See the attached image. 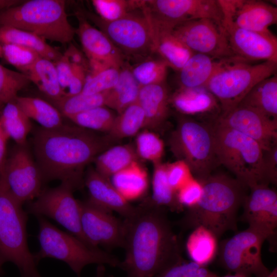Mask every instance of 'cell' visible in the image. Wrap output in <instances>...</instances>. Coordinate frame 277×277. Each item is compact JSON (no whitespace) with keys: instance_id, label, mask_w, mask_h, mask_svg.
<instances>
[{"instance_id":"obj_1","label":"cell","mask_w":277,"mask_h":277,"mask_svg":"<svg viewBox=\"0 0 277 277\" xmlns=\"http://www.w3.org/2000/svg\"><path fill=\"white\" fill-rule=\"evenodd\" d=\"M123 222L125 257L119 267L126 277H155L183 259L164 208L148 201Z\"/></svg>"},{"instance_id":"obj_2","label":"cell","mask_w":277,"mask_h":277,"mask_svg":"<svg viewBox=\"0 0 277 277\" xmlns=\"http://www.w3.org/2000/svg\"><path fill=\"white\" fill-rule=\"evenodd\" d=\"M112 140L77 125L41 127L34 137L36 163L44 179L73 189L81 185L84 167L109 148Z\"/></svg>"},{"instance_id":"obj_3","label":"cell","mask_w":277,"mask_h":277,"mask_svg":"<svg viewBox=\"0 0 277 277\" xmlns=\"http://www.w3.org/2000/svg\"><path fill=\"white\" fill-rule=\"evenodd\" d=\"M200 182L203 186L202 197L195 206L188 209L180 225L193 229L203 226L217 238L228 230L236 231L237 214L247 188L224 174H211Z\"/></svg>"},{"instance_id":"obj_4","label":"cell","mask_w":277,"mask_h":277,"mask_svg":"<svg viewBox=\"0 0 277 277\" xmlns=\"http://www.w3.org/2000/svg\"><path fill=\"white\" fill-rule=\"evenodd\" d=\"M30 32L44 39L70 43L76 29L70 24L62 0H30L0 11V27Z\"/></svg>"},{"instance_id":"obj_5","label":"cell","mask_w":277,"mask_h":277,"mask_svg":"<svg viewBox=\"0 0 277 277\" xmlns=\"http://www.w3.org/2000/svg\"><path fill=\"white\" fill-rule=\"evenodd\" d=\"M219 164L247 188L268 185L263 169V150L252 138L216 121L212 125Z\"/></svg>"},{"instance_id":"obj_6","label":"cell","mask_w":277,"mask_h":277,"mask_svg":"<svg viewBox=\"0 0 277 277\" xmlns=\"http://www.w3.org/2000/svg\"><path fill=\"white\" fill-rule=\"evenodd\" d=\"M27 221L22 205L0 184V263H13L22 276L41 277L28 246Z\"/></svg>"},{"instance_id":"obj_7","label":"cell","mask_w":277,"mask_h":277,"mask_svg":"<svg viewBox=\"0 0 277 277\" xmlns=\"http://www.w3.org/2000/svg\"><path fill=\"white\" fill-rule=\"evenodd\" d=\"M276 62L252 65L238 57L229 58L205 87L215 97L223 112L236 107L256 84L276 74Z\"/></svg>"},{"instance_id":"obj_8","label":"cell","mask_w":277,"mask_h":277,"mask_svg":"<svg viewBox=\"0 0 277 277\" xmlns=\"http://www.w3.org/2000/svg\"><path fill=\"white\" fill-rule=\"evenodd\" d=\"M38 221L40 250L34 255L36 261L46 258L62 261L78 275L84 267L91 264L120 267L121 262L113 255L59 229L42 216Z\"/></svg>"},{"instance_id":"obj_9","label":"cell","mask_w":277,"mask_h":277,"mask_svg":"<svg viewBox=\"0 0 277 277\" xmlns=\"http://www.w3.org/2000/svg\"><path fill=\"white\" fill-rule=\"evenodd\" d=\"M172 151L185 162L193 176L201 181L219 165L212 126L181 117L170 140Z\"/></svg>"},{"instance_id":"obj_10","label":"cell","mask_w":277,"mask_h":277,"mask_svg":"<svg viewBox=\"0 0 277 277\" xmlns=\"http://www.w3.org/2000/svg\"><path fill=\"white\" fill-rule=\"evenodd\" d=\"M82 11L86 18L93 23L125 57L144 60L154 53L153 29L143 6L113 21H106L96 14Z\"/></svg>"},{"instance_id":"obj_11","label":"cell","mask_w":277,"mask_h":277,"mask_svg":"<svg viewBox=\"0 0 277 277\" xmlns=\"http://www.w3.org/2000/svg\"><path fill=\"white\" fill-rule=\"evenodd\" d=\"M265 238L250 228L239 232L219 244L220 264L230 272L248 277H265L270 270L262 259Z\"/></svg>"},{"instance_id":"obj_12","label":"cell","mask_w":277,"mask_h":277,"mask_svg":"<svg viewBox=\"0 0 277 277\" xmlns=\"http://www.w3.org/2000/svg\"><path fill=\"white\" fill-rule=\"evenodd\" d=\"M143 8L152 26L173 30L177 25L192 20L208 18L222 24L223 15L216 0L144 1Z\"/></svg>"},{"instance_id":"obj_13","label":"cell","mask_w":277,"mask_h":277,"mask_svg":"<svg viewBox=\"0 0 277 277\" xmlns=\"http://www.w3.org/2000/svg\"><path fill=\"white\" fill-rule=\"evenodd\" d=\"M172 32L194 53L217 60L237 57L231 49L224 28L214 20L202 18L183 22Z\"/></svg>"},{"instance_id":"obj_14","label":"cell","mask_w":277,"mask_h":277,"mask_svg":"<svg viewBox=\"0 0 277 277\" xmlns=\"http://www.w3.org/2000/svg\"><path fill=\"white\" fill-rule=\"evenodd\" d=\"M73 190L70 185L62 183L57 187L42 191L37 200L30 205L29 210L38 217L45 216L54 220L70 233L92 246L83 235L81 202L74 197Z\"/></svg>"},{"instance_id":"obj_15","label":"cell","mask_w":277,"mask_h":277,"mask_svg":"<svg viewBox=\"0 0 277 277\" xmlns=\"http://www.w3.org/2000/svg\"><path fill=\"white\" fill-rule=\"evenodd\" d=\"M43 179L25 145H18L7 157L5 170L4 182L10 194L23 205L39 196Z\"/></svg>"},{"instance_id":"obj_16","label":"cell","mask_w":277,"mask_h":277,"mask_svg":"<svg viewBox=\"0 0 277 277\" xmlns=\"http://www.w3.org/2000/svg\"><path fill=\"white\" fill-rule=\"evenodd\" d=\"M243 203L242 220L274 247L277 227V193L268 185L251 188Z\"/></svg>"},{"instance_id":"obj_17","label":"cell","mask_w":277,"mask_h":277,"mask_svg":"<svg viewBox=\"0 0 277 277\" xmlns=\"http://www.w3.org/2000/svg\"><path fill=\"white\" fill-rule=\"evenodd\" d=\"M112 212L89 201L81 202V223L83 235L92 246L123 247L124 237L123 221Z\"/></svg>"},{"instance_id":"obj_18","label":"cell","mask_w":277,"mask_h":277,"mask_svg":"<svg viewBox=\"0 0 277 277\" xmlns=\"http://www.w3.org/2000/svg\"><path fill=\"white\" fill-rule=\"evenodd\" d=\"M78 20L76 34L90 67L91 75L108 67L121 69L125 56L100 30L93 27L82 10L75 13Z\"/></svg>"},{"instance_id":"obj_19","label":"cell","mask_w":277,"mask_h":277,"mask_svg":"<svg viewBox=\"0 0 277 277\" xmlns=\"http://www.w3.org/2000/svg\"><path fill=\"white\" fill-rule=\"evenodd\" d=\"M215 121L255 140L263 151L277 143V121L249 107L238 105L222 112Z\"/></svg>"},{"instance_id":"obj_20","label":"cell","mask_w":277,"mask_h":277,"mask_svg":"<svg viewBox=\"0 0 277 277\" xmlns=\"http://www.w3.org/2000/svg\"><path fill=\"white\" fill-rule=\"evenodd\" d=\"M234 55L246 61H272L277 63V38L272 33L253 32L234 25H222Z\"/></svg>"},{"instance_id":"obj_21","label":"cell","mask_w":277,"mask_h":277,"mask_svg":"<svg viewBox=\"0 0 277 277\" xmlns=\"http://www.w3.org/2000/svg\"><path fill=\"white\" fill-rule=\"evenodd\" d=\"M90 196L89 202L110 211H115L125 219L130 216L136 207L132 206L114 187L111 182L95 170H90L85 182Z\"/></svg>"},{"instance_id":"obj_22","label":"cell","mask_w":277,"mask_h":277,"mask_svg":"<svg viewBox=\"0 0 277 277\" xmlns=\"http://www.w3.org/2000/svg\"><path fill=\"white\" fill-rule=\"evenodd\" d=\"M276 22V6L262 1L240 0L230 23L247 30L270 34L269 27Z\"/></svg>"},{"instance_id":"obj_23","label":"cell","mask_w":277,"mask_h":277,"mask_svg":"<svg viewBox=\"0 0 277 277\" xmlns=\"http://www.w3.org/2000/svg\"><path fill=\"white\" fill-rule=\"evenodd\" d=\"M169 99L165 83L141 87L137 102L144 113V127L155 129L163 124L169 113Z\"/></svg>"},{"instance_id":"obj_24","label":"cell","mask_w":277,"mask_h":277,"mask_svg":"<svg viewBox=\"0 0 277 277\" xmlns=\"http://www.w3.org/2000/svg\"><path fill=\"white\" fill-rule=\"evenodd\" d=\"M226 59L217 60L207 55L193 53L179 71L180 88L205 87Z\"/></svg>"},{"instance_id":"obj_25","label":"cell","mask_w":277,"mask_h":277,"mask_svg":"<svg viewBox=\"0 0 277 277\" xmlns=\"http://www.w3.org/2000/svg\"><path fill=\"white\" fill-rule=\"evenodd\" d=\"M238 105L251 108L266 117L277 121V75L256 84Z\"/></svg>"},{"instance_id":"obj_26","label":"cell","mask_w":277,"mask_h":277,"mask_svg":"<svg viewBox=\"0 0 277 277\" xmlns=\"http://www.w3.org/2000/svg\"><path fill=\"white\" fill-rule=\"evenodd\" d=\"M169 102L185 115L210 112L218 106L215 97L205 87L180 88L170 97Z\"/></svg>"},{"instance_id":"obj_27","label":"cell","mask_w":277,"mask_h":277,"mask_svg":"<svg viewBox=\"0 0 277 277\" xmlns=\"http://www.w3.org/2000/svg\"><path fill=\"white\" fill-rule=\"evenodd\" d=\"M172 31L154 32V52L160 56L168 67L179 72L194 53Z\"/></svg>"},{"instance_id":"obj_28","label":"cell","mask_w":277,"mask_h":277,"mask_svg":"<svg viewBox=\"0 0 277 277\" xmlns=\"http://www.w3.org/2000/svg\"><path fill=\"white\" fill-rule=\"evenodd\" d=\"M111 183L129 202L143 196L148 187L146 170L137 161L113 175Z\"/></svg>"},{"instance_id":"obj_29","label":"cell","mask_w":277,"mask_h":277,"mask_svg":"<svg viewBox=\"0 0 277 277\" xmlns=\"http://www.w3.org/2000/svg\"><path fill=\"white\" fill-rule=\"evenodd\" d=\"M0 41L2 44L18 45L32 49L41 57L53 63L63 55L37 35L10 26L0 27Z\"/></svg>"},{"instance_id":"obj_30","label":"cell","mask_w":277,"mask_h":277,"mask_svg":"<svg viewBox=\"0 0 277 277\" xmlns=\"http://www.w3.org/2000/svg\"><path fill=\"white\" fill-rule=\"evenodd\" d=\"M186 243V249L191 261L206 266L217 255V237L210 230L200 226L194 229Z\"/></svg>"},{"instance_id":"obj_31","label":"cell","mask_w":277,"mask_h":277,"mask_svg":"<svg viewBox=\"0 0 277 277\" xmlns=\"http://www.w3.org/2000/svg\"><path fill=\"white\" fill-rule=\"evenodd\" d=\"M140 88L131 68L125 64L120 69L117 83L108 92L105 106L121 113L137 101Z\"/></svg>"},{"instance_id":"obj_32","label":"cell","mask_w":277,"mask_h":277,"mask_svg":"<svg viewBox=\"0 0 277 277\" xmlns=\"http://www.w3.org/2000/svg\"><path fill=\"white\" fill-rule=\"evenodd\" d=\"M137 158L136 150L131 145L115 146L108 148L95 159V170L109 179L137 161Z\"/></svg>"},{"instance_id":"obj_33","label":"cell","mask_w":277,"mask_h":277,"mask_svg":"<svg viewBox=\"0 0 277 277\" xmlns=\"http://www.w3.org/2000/svg\"><path fill=\"white\" fill-rule=\"evenodd\" d=\"M24 74L53 102L64 96L53 62L40 57Z\"/></svg>"},{"instance_id":"obj_34","label":"cell","mask_w":277,"mask_h":277,"mask_svg":"<svg viewBox=\"0 0 277 277\" xmlns=\"http://www.w3.org/2000/svg\"><path fill=\"white\" fill-rule=\"evenodd\" d=\"M15 102L25 114L37 122L42 128L52 129L63 124V115L48 102L37 97L17 96Z\"/></svg>"},{"instance_id":"obj_35","label":"cell","mask_w":277,"mask_h":277,"mask_svg":"<svg viewBox=\"0 0 277 277\" xmlns=\"http://www.w3.org/2000/svg\"><path fill=\"white\" fill-rule=\"evenodd\" d=\"M0 125L9 138L17 145H25L31 123L15 101L6 104L0 111Z\"/></svg>"},{"instance_id":"obj_36","label":"cell","mask_w":277,"mask_h":277,"mask_svg":"<svg viewBox=\"0 0 277 277\" xmlns=\"http://www.w3.org/2000/svg\"><path fill=\"white\" fill-rule=\"evenodd\" d=\"M154 166L151 202L159 207L167 208L173 211H183L184 208L178 202L177 192L168 182L167 164L160 162L154 164Z\"/></svg>"},{"instance_id":"obj_37","label":"cell","mask_w":277,"mask_h":277,"mask_svg":"<svg viewBox=\"0 0 277 277\" xmlns=\"http://www.w3.org/2000/svg\"><path fill=\"white\" fill-rule=\"evenodd\" d=\"M145 121L144 111L137 101L116 116L107 136L112 141L133 136L144 127Z\"/></svg>"},{"instance_id":"obj_38","label":"cell","mask_w":277,"mask_h":277,"mask_svg":"<svg viewBox=\"0 0 277 277\" xmlns=\"http://www.w3.org/2000/svg\"><path fill=\"white\" fill-rule=\"evenodd\" d=\"M108 92L91 95H85L81 92L72 96H63L54 103L62 115L69 118L91 109L105 106Z\"/></svg>"},{"instance_id":"obj_39","label":"cell","mask_w":277,"mask_h":277,"mask_svg":"<svg viewBox=\"0 0 277 277\" xmlns=\"http://www.w3.org/2000/svg\"><path fill=\"white\" fill-rule=\"evenodd\" d=\"M116 116L105 106H101L78 113L69 118L82 128L91 131L108 132Z\"/></svg>"},{"instance_id":"obj_40","label":"cell","mask_w":277,"mask_h":277,"mask_svg":"<svg viewBox=\"0 0 277 277\" xmlns=\"http://www.w3.org/2000/svg\"><path fill=\"white\" fill-rule=\"evenodd\" d=\"M141 87L165 82L168 67L161 58L148 57L130 68Z\"/></svg>"},{"instance_id":"obj_41","label":"cell","mask_w":277,"mask_h":277,"mask_svg":"<svg viewBox=\"0 0 277 277\" xmlns=\"http://www.w3.org/2000/svg\"><path fill=\"white\" fill-rule=\"evenodd\" d=\"M30 82L25 74L0 64V111L6 104L15 101L18 92Z\"/></svg>"},{"instance_id":"obj_42","label":"cell","mask_w":277,"mask_h":277,"mask_svg":"<svg viewBox=\"0 0 277 277\" xmlns=\"http://www.w3.org/2000/svg\"><path fill=\"white\" fill-rule=\"evenodd\" d=\"M144 1L93 0L92 3L97 15L103 20L113 21L120 19L129 12L141 8Z\"/></svg>"},{"instance_id":"obj_43","label":"cell","mask_w":277,"mask_h":277,"mask_svg":"<svg viewBox=\"0 0 277 277\" xmlns=\"http://www.w3.org/2000/svg\"><path fill=\"white\" fill-rule=\"evenodd\" d=\"M135 150L138 156L155 164L161 162L164 152V144L157 134L145 130L136 137Z\"/></svg>"},{"instance_id":"obj_44","label":"cell","mask_w":277,"mask_h":277,"mask_svg":"<svg viewBox=\"0 0 277 277\" xmlns=\"http://www.w3.org/2000/svg\"><path fill=\"white\" fill-rule=\"evenodd\" d=\"M2 56L9 64L25 73L41 57L27 47L15 44H2Z\"/></svg>"},{"instance_id":"obj_45","label":"cell","mask_w":277,"mask_h":277,"mask_svg":"<svg viewBox=\"0 0 277 277\" xmlns=\"http://www.w3.org/2000/svg\"><path fill=\"white\" fill-rule=\"evenodd\" d=\"M120 69L108 67L91 75L87 79L81 93L91 95L109 91L117 83Z\"/></svg>"},{"instance_id":"obj_46","label":"cell","mask_w":277,"mask_h":277,"mask_svg":"<svg viewBox=\"0 0 277 277\" xmlns=\"http://www.w3.org/2000/svg\"><path fill=\"white\" fill-rule=\"evenodd\" d=\"M216 275L205 266L183 259L155 277H215Z\"/></svg>"},{"instance_id":"obj_47","label":"cell","mask_w":277,"mask_h":277,"mask_svg":"<svg viewBox=\"0 0 277 277\" xmlns=\"http://www.w3.org/2000/svg\"><path fill=\"white\" fill-rule=\"evenodd\" d=\"M167 175L170 185L176 192L194 177L188 165L179 160L167 164Z\"/></svg>"},{"instance_id":"obj_48","label":"cell","mask_w":277,"mask_h":277,"mask_svg":"<svg viewBox=\"0 0 277 277\" xmlns=\"http://www.w3.org/2000/svg\"><path fill=\"white\" fill-rule=\"evenodd\" d=\"M202 193V183L193 177L177 191V200L183 208H191L199 203Z\"/></svg>"},{"instance_id":"obj_49","label":"cell","mask_w":277,"mask_h":277,"mask_svg":"<svg viewBox=\"0 0 277 277\" xmlns=\"http://www.w3.org/2000/svg\"><path fill=\"white\" fill-rule=\"evenodd\" d=\"M263 169L267 184L277 183V143L263 151Z\"/></svg>"},{"instance_id":"obj_50","label":"cell","mask_w":277,"mask_h":277,"mask_svg":"<svg viewBox=\"0 0 277 277\" xmlns=\"http://www.w3.org/2000/svg\"><path fill=\"white\" fill-rule=\"evenodd\" d=\"M58 81L65 96L68 88L72 74V65L68 57L63 54L62 57L54 63Z\"/></svg>"},{"instance_id":"obj_51","label":"cell","mask_w":277,"mask_h":277,"mask_svg":"<svg viewBox=\"0 0 277 277\" xmlns=\"http://www.w3.org/2000/svg\"><path fill=\"white\" fill-rule=\"evenodd\" d=\"M72 74L65 96H72L81 93L87 79L86 71L83 68L73 65Z\"/></svg>"},{"instance_id":"obj_52","label":"cell","mask_w":277,"mask_h":277,"mask_svg":"<svg viewBox=\"0 0 277 277\" xmlns=\"http://www.w3.org/2000/svg\"><path fill=\"white\" fill-rule=\"evenodd\" d=\"M64 54L68 57L72 64L83 68L87 72H90V64L87 57L74 45L70 44Z\"/></svg>"},{"instance_id":"obj_53","label":"cell","mask_w":277,"mask_h":277,"mask_svg":"<svg viewBox=\"0 0 277 277\" xmlns=\"http://www.w3.org/2000/svg\"><path fill=\"white\" fill-rule=\"evenodd\" d=\"M9 137L0 125V184H4V175L7 157V144Z\"/></svg>"},{"instance_id":"obj_54","label":"cell","mask_w":277,"mask_h":277,"mask_svg":"<svg viewBox=\"0 0 277 277\" xmlns=\"http://www.w3.org/2000/svg\"><path fill=\"white\" fill-rule=\"evenodd\" d=\"M18 1H0V10L3 11L11 7L16 5Z\"/></svg>"},{"instance_id":"obj_55","label":"cell","mask_w":277,"mask_h":277,"mask_svg":"<svg viewBox=\"0 0 277 277\" xmlns=\"http://www.w3.org/2000/svg\"><path fill=\"white\" fill-rule=\"evenodd\" d=\"M215 277H248V276L241 274L234 273L233 274H228V275H226L222 276H219L216 274Z\"/></svg>"},{"instance_id":"obj_56","label":"cell","mask_w":277,"mask_h":277,"mask_svg":"<svg viewBox=\"0 0 277 277\" xmlns=\"http://www.w3.org/2000/svg\"><path fill=\"white\" fill-rule=\"evenodd\" d=\"M265 277H277V268L275 267Z\"/></svg>"},{"instance_id":"obj_57","label":"cell","mask_w":277,"mask_h":277,"mask_svg":"<svg viewBox=\"0 0 277 277\" xmlns=\"http://www.w3.org/2000/svg\"><path fill=\"white\" fill-rule=\"evenodd\" d=\"M2 56V45H1V42L0 41V57Z\"/></svg>"},{"instance_id":"obj_58","label":"cell","mask_w":277,"mask_h":277,"mask_svg":"<svg viewBox=\"0 0 277 277\" xmlns=\"http://www.w3.org/2000/svg\"><path fill=\"white\" fill-rule=\"evenodd\" d=\"M2 266V265L0 263V270H1V268Z\"/></svg>"},{"instance_id":"obj_59","label":"cell","mask_w":277,"mask_h":277,"mask_svg":"<svg viewBox=\"0 0 277 277\" xmlns=\"http://www.w3.org/2000/svg\"><path fill=\"white\" fill-rule=\"evenodd\" d=\"M101 275H100V276L98 275V277H103V276H102V273H101Z\"/></svg>"},{"instance_id":"obj_60","label":"cell","mask_w":277,"mask_h":277,"mask_svg":"<svg viewBox=\"0 0 277 277\" xmlns=\"http://www.w3.org/2000/svg\"><path fill=\"white\" fill-rule=\"evenodd\" d=\"M22 277H26V276H23Z\"/></svg>"}]
</instances>
